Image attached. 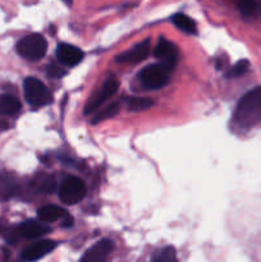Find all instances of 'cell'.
<instances>
[{"label":"cell","instance_id":"14","mask_svg":"<svg viewBox=\"0 0 261 262\" xmlns=\"http://www.w3.org/2000/svg\"><path fill=\"white\" fill-rule=\"evenodd\" d=\"M20 110V101L10 95H0V115H14Z\"/></svg>","mask_w":261,"mask_h":262},{"label":"cell","instance_id":"22","mask_svg":"<svg viewBox=\"0 0 261 262\" xmlns=\"http://www.w3.org/2000/svg\"><path fill=\"white\" fill-rule=\"evenodd\" d=\"M64 74H66V71L59 68L58 66H50L48 68V76H50L51 78H60Z\"/></svg>","mask_w":261,"mask_h":262},{"label":"cell","instance_id":"9","mask_svg":"<svg viewBox=\"0 0 261 262\" xmlns=\"http://www.w3.org/2000/svg\"><path fill=\"white\" fill-rule=\"evenodd\" d=\"M113 247H114V245L110 239L99 241L90 250L84 252V255L81 258V262H105L107 256L113 251Z\"/></svg>","mask_w":261,"mask_h":262},{"label":"cell","instance_id":"13","mask_svg":"<svg viewBox=\"0 0 261 262\" xmlns=\"http://www.w3.org/2000/svg\"><path fill=\"white\" fill-rule=\"evenodd\" d=\"M37 215L40 217V220H42V222L54 223L58 222L59 219H64L68 214L61 207L54 206V205H48V206L41 207L37 211Z\"/></svg>","mask_w":261,"mask_h":262},{"label":"cell","instance_id":"7","mask_svg":"<svg viewBox=\"0 0 261 262\" xmlns=\"http://www.w3.org/2000/svg\"><path fill=\"white\" fill-rule=\"evenodd\" d=\"M154 55L160 60V64L173 71L178 61V49L166 38H160L154 49Z\"/></svg>","mask_w":261,"mask_h":262},{"label":"cell","instance_id":"5","mask_svg":"<svg viewBox=\"0 0 261 262\" xmlns=\"http://www.w3.org/2000/svg\"><path fill=\"white\" fill-rule=\"evenodd\" d=\"M86 194V186L78 177H68L64 179L59 189L60 201L66 205H76L82 201Z\"/></svg>","mask_w":261,"mask_h":262},{"label":"cell","instance_id":"16","mask_svg":"<svg viewBox=\"0 0 261 262\" xmlns=\"http://www.w3.org/2000/svg\"><path fill=\"white\" fill-rule=\"evenodd\" d=\"M238 10L245 18H256L261 14V4L252 0L238 3Z\"/></svg>","mask_w":261,"mask_h":262},{"label":"cell","instance_id":"21","mask_svg":"<svg viewBox=\"0 0 261 262\" xmlns=\"http://www.w3.org/2000/svg\"><path fill=\"white\" fill-rule=\"evenodd\" d=\"M38 189L44 193H51L56 189V182L53 177L45 176L38 181Z\"/></svg>","mask_w":261,"mask_h":262},{"label":"cell","instance_id":"8","mask_svg":"<svg viewBox=\"0 0 261 262\" xmlns=\"http://www.w3.org/2000/svg\"><path fill=\"white\" fill-rule=\"evenodd\" d=\"M56 247V242L51 239H44L38 241V242L33 243V245L28 246L20 253V258L25 262H35L48 253H50L54 248Z\"/></svg>","mask_w":261,"mask_h":262},{"label":"cell","instance_id":"4","mask_svg":"<svg viewBox=\"0 0 261 262\" xmlns=\"http://www.w3.org/2000/svg\"><path fill=\"white\" fill-rule=\"evenodd\" d=\"M170 69L163 64H151L141 71L140 78L143 86L148 90H159L169 82Z\"/></svg>","mask_w":261,"mask_h":262},{"label":"cell","instance_id":"1","mask_svg":"<svg viewBox=\"0 0 261 262\" xmlns=\"http://www.w3.org/2000/svg\"><path fill=\"white\" fill-rule=\"evenodd\" d=\"M234 122L245 129L261 122V87H256L241 97L235 107Z\"/></svg>","mask_w":261,"mask_h":262},{"label":"cell","instance_id":"3","mask_svg":"<svg viewBox=\"0 0 261 262\" xmlns=\"http://www.w3.org/2000/svg\"><path fill=\"white\" fill-rule=\"evenodd\" d=\"M23 91L25 97L30 105L33 107H41L51 102V94L48 87L35 77H27L23 82Z\"/></svg>","mask_w":261,"mask_h":262},{"label":"cell","instance_id":"19","mask_svg":"<svg viewBox=\"0 0 261 262\" xmlns=\"http://www.w3.org/2000/svg\"><path fill=\"white\" fill-rule=\"evenodd\" d=\"M153 262H178L176 250L173 247H165L159 251Z\"/></svg>","mask_w":261,"mask_h":262},{"label":"cell","instance_id":"12","mask_svg":"<svg viewBox=\"0 0 261 262\" xmlns=\"http://www.w3.org/2000/svg\"><path fill=\"white\" fill-rule=\"evenodd\" d=\"M19 233L25 238H28V239H36V238H40L50 233V228L45 227V225L40 224L35 220H28V222L20 224Z\"/></svg>","mask_w":261,"mask_h":262},{"label":"cell","instance_id":"2","mask_svg":"<svg viewBox=\"0 0 261 262\" xmlns=\"http://www.w3.org/2000/svg\"><path fill=\"white\" fill-rule=\"evenodd\" d=\"M48 50V42L45 37L38 33H31L20 38L17 43V51L22 58L27 60L36 61L44 58Z\"/></svg>","mask_w":261,"mask_h":262},{"label":"cell","instance_id":"18","mask_svg":"<svg viewBox=\"0 0 261 262\" xmlns=\"http://www.w3.org/2000/svg\"><path fill=\"white\" fill-rule=\"evenodd\" d=\"M119 109H120V105L118 104V102H112V104L107 105L105 109H102L101 112H99L96 115H95V118L92 119V124H97V123L102 122V120H106V119H110V118L115 117V115L119 113Z\"/></svg>","mask_w":261,"mask_h":262},{"label":"cell","instance_id":"11","mask_svg":"<svg viewBox=\"0 0 261 262\" xmlns=\"http://www.w3.org/2000/svg\"><path fill=\"white\" fill-rule=\"evenodd\" d=\"M56 56L66 66L76 67L83 59V51L69 43H60L56 48Z\"/></svg>","mask_w":261,"mask_h":262},{"label":"cell","instance_id":"20","mask_svg":"<svg viewBox=\"0 0 261 262\" xmlns=\"http://www.w3.org/2000/svg\"><path fill=\"white\" fill-rule=\"evenodd\" d=\"M248 68H250V63H248V60H246V59L240 60L237 64H234V66L228 71L227 78H235V77L243 76V74L248 71Z\"/></svg>","mask_w":261,"mask_h":262},{"label":"cell","instance_id":"17","mask_svg":"<svg viewBox=\"0 0 261 262\" xmlns=\"http://www.w3.org/2000/svg\"><path fill=\"white\" fill-rule=\"evenodd\" d=\"M125 104L133 112H141V110H147L151 106H154V100L148 99V97H125Z\"/></svg>","mask_w":261,"mask_h":262},{"label":"cell","instance_id":"15","mask_svg":"<svg viewBox=\"0 0 261 262\" xmlns=\"http://www.w3.org/2000/svg\"><path fill=\"white\" fill-rule=\"evenodd\" d=\"M173 23L176 25V27H178L179 30L183 31V32L189 33V35H194V33L197 32L196 22L186 14H182V13L174 14Z\"/></svg>","mask_w":261,"mask_h":262},{"label":"cell","instance_id":"23","mask_svg":"<svg viewBox=\"0 0 261 262\" xmlns=\"http://www.w3.org/2000/svg\"><path fill=\"white\" fill-rule=\"evenodd\" d=\"M61 224H63V227H72V224H73V219H72L69 215H67V216L64 217V220Z\"/></svg>","mask_w":261,"mask_h":262},{"label":"cell","instance_id":"6","mask_svg":"<svg viewBox=\"0 0 261 262\" xmlns=\"http://www.w3.org/2000/svg\"><path fill=\"white\" fill-rule=\"evenodd\" d=\"M118 87H119L118 79L115 78V77H109V78L104 82V84L101 86L100 91L87 102L86 107H84V115L91 114L95 110L99 109L100 105H101L102 102L106 101L107 99H110V97L117 92Z\"/></svg>","mask_w":261,"mask_h":262},{"label":"cell","instance_id":"10","mask_svg":"<svg viewBox=\"0 0 261 262\" xmlns=\"http://www.w3.org/2000/svg\"><path fill=\"white\" fill-rule=\"evenodd\" d=\"M150 40H145L117 56V61L118 63H138L147 58L150 55Z\"/></svg>","mask_w":261,"mask_h":262}]
</instances>
